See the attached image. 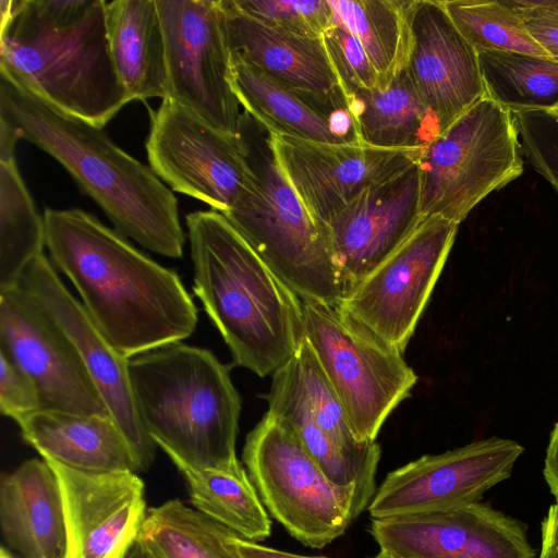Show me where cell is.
<instances>
[{
    "label": "cell",
    "mask_w": 558,
    "mask_h": 558,
    "mask_svg": "<svg viewBox=\"0 0 558 558\" xmlns=\"http://www.w3.org/2000/svg\"><path fill=\"white\" fill-rule=\"evenodd\" d=\"M235 546L241 558H326L320 556H304L292 554L238 537Z\"/></svg>",
    "instance_id": "f35d334b"
},
{
    "label": "cell",
    "mask_w": 558,
    "mask_h": 558,
    "mask_svg": "<svg viewBox=\"0 0 558 558\" xmlns=\"http://www.w3.org/2000/svg\"><path fill=\"white\" fill-rule=\"evenodd\" d=\"M304 337L340 400L355 438L375 441L417 383L401 352L350 318L338 304L302 300Z\"/></svg>",
    "instance_id": "9c48e42d"
},
{
    "label": "cell",
    "mask_w": 558,
    "mask_h": 558,
    "mask_svg": "<svg viewBox=\"0 0 558 558\" xmlns=\"http://www.w3.org/2000/svg\"><path fill=\"white\" fill-rule=\"evenodd\" d=\"M420 192L415 162L400 174L365 190L328 222L341 275L342 296L392 254L422 222Z\"/></svg>",
    "instance_id": "ffe728a7"
},
{
    "label": "cell",
    "mask_w": 558,
    "mask_h": 558,
    "mask_svg": "<svg viewBox=\"0 0 558 558\" xmlns=\"http://www.w3.org/2000/svg\"><path fill=\"white\" fill-rule=\"evenodd\" d=\"M129 375L140 420L171 461L243 469L235 451L241 397L229 365L181 341L130 359Z\"/></svg>",
    "instance_id": "5b68a950"
},
{
    "label": "cell",
    "mask_w": 558,
    "mask_h": 558,
    "mask_svg": "<svg viewBox=\"0 0 558 558\" xmlns=\"http://www.w3.org/2000/svg\"><path fill=\"white\" fill-rule=\"evenodd\" d=\"M558 555V501L553 504L542 523L541 556Z\"/></svg>",
    "instance_id": "ab89813d"
},
{
    "label": "cell",
    "mask_w": 558,
    "mask_h": 558,
    "mask_svg": "<svg viewBox=\"0 0 558 558\" xmlns=\"http://www.w3.org/2000/svg\"><path fill=\"white\" fill-rule=\"evenodd\" d=\"M408 70L440 133L486 97L478 53L441 1L412 0Z\"/></svg>",
    "instance_id": "44dd1931"
},
{
    "label": "cell",
    "mask_w": 558,
    "mask_h": 558,
    "mask_svg": "<svg viewBox=\"0 0 558 558\" xmlns=\"http://www.w3.org/2000/svg\"><path fill=\"white\" fill-rule=\"evenodd\" d=\"M230 52L286 85L307 95L343 98L323 37H308L269 27L221 0Z\"/></svg>",
    "instance_id": "7402d4cb"
},
{
    "label": "cell",
    "mask_w": 558,
    "mask_h": 558,
    "mask_svg": "<svg viewBox=\"0 0 558 558\" xmlns=\"http://www.w3.org/2000/svg\"><path fill=\"white\" fill-rule=\"evenodd\" d=\"M513 10L521 16L529 34L539 47L549 57L558 60V14Z\"/></svg>",
    "instance_id": "74e56055"
},
{
    "label": "cell",
    "mask_w": 558,
    "mask_h": 558,
    "mask_svg": "<svg viewBox=\"0 0 558 558\" xmlns=\"http://www.w3.org/2000/svg\"><path fill=\"white\" fill-rule=\"evenodd\" d=\"M20 138L16 130L0 119V161L15 158L14 150Z\"/></svg>",
    "instance_id": "b9f144b4"
},
{
    "label": "cell",
    "mask_w": 558,
    "mask_h": 558,
    "mask_svg": "<svg viewBox=\"0 0 558 558\" xmlns=\"http://www.w3.org/2000/svg\"><path fill=\"white\" fill-rule=\"evenodd\" d=\"M486 97L511 111L558 106V60L508 51H481Z\"/></svg>",
    "instance_id": "1f68e13d"
},
{
    "label": "cell",
    "mask_w": 558,
    "mask_h": 558,
    "mask_svg": "<svg viewBox=\"0 0 558 558\" xmlns=\"http://www.w3.org/2000/svg\"><path fill=\"white\" fill-rule=\"evenodd\" d=\"M539 558H558V555L539 556Z\"/></svg>",
    "instance_id": "c3c4849f"
},
{
    "label": "cell",
    "mask_w": 558,
    "mask_h": 558,
    "mask_svg": "<svg viewBox=\"0 0 558 558\" xmlns=\"http://www.w3.org/2000/svg\"><path fill=\"white\" fill-rule=\"evenodd\" d=\"M104 0H0V75L104 128L132 101L114 69Z\"/></svg>",
    "instance_id": "7a4b0ae2"
},
{
    "label": "cell",
    "mask_w": 558,
    "mask_h": 558,
    "mask_svg": "<svg viewBox=\"0 0 558 558\" xmlns=\"http://www.w3.org/2000/svg\"><path fill=\"white\" fill-rule=\"evenodd\" d=\"M166 54V96L215 129L239 135L231 52L221 0H156Z\"/></svg>",
    "instance_id": "8fae6325"
},
{
    "label": "cell",
    "mask_w": 558,
    "mask_h": 558,
    "mask_svg": "<svg viewBox=\"0 0 558 558\" xmlns=\"http://www.w3.org/2000/svg\"><path fill=\"white\" fill-rule=\"evenodd\" d=\"M362 144L385 149H416L440 134L405 68L385 89L356 90L345 96Z\"/></svg>",
    "instance_id": "4316f807"
},
{
    "label": "cell",
    "mask_w": 558,
    "mask_h": 558,
    "mask_svg": "<svg viewBox=\"0 0 558 558\" xmlns=\"http://www.w3.org/2000/svg\"><path fill=\"white\" fill-rule=\"evenodd\" d=\"M245 15L274 28L322 37L332 22L328 0H230Z\"/></svg>",
    "instance_id": "836d02e7"
},
{
    "label": "cell",
    "mask_w": 558,
    "mask_h": 558,
    "mask_svg": "<svg viewBox=\"0 0 558 558\" xmlns=\"http://www.w3.org/2000/svg\"><path fill=\"white\" fill-rule=\"evenodd\" d=\"M513 113L484 97L422 149L420 210L460 225L488 194L523 171Z\"/></svg>",
    "instance_id": "ba28073f"
},
{
    "label": "cell",
    "mask_w": 558,
    "mask_h": 558,
    "mask_svg": "<svg viewBox=\"0 0 558 558\" xmlns=\"http://www.w3.org/2000/svg\"><path fill=\"white\" fill-rule=\"evenodd\" d=\"M520 144L532 167L558 193V122L547 110L512 111Z\"/></svg>",
    "instance_id": "e575fe53"
},
{
    "label": "cell",
    "mask_w": 558,
    "mask_h": 558,
    "mask_svg": "<svg viewBox=\"0 0 558 558\" xmlns=\"http://www.w3.org/2000/svg\"><path fill=\"white\" fill-rule=\"evenodd\" d=\"M0 119L56 159L116 230L156 254L182 256L186 236L174 194L102 128L54 109L1 75Z\"/></svg>",
    "instance_id": "3957f363"
},
{
    "label": "cell",
    "mask_w": 558,
    "mask_h": 558,
    "mask_svg": "<svg viewBox=\"0 0 558 558\" xmlns=\"http://www.w3.org/2000/svg\"><path fill=\"white\" fill-rule=\"evenodd\" d=\"M232 89L248 114L270 133L327 144L361 143L345 98L298 93L231 53Z\"/></svg>",
    "instance_id": "603a6c76"
},
{
    "label": "cell",
    "mask_w": 558,
    "mask_h": 558,
    "mask_svg": "<svg viewBox=\"0 0 558 558\" xmlns=\"http://www.w3.org/2000/svg\"><path fill=\"white\" fill-rule=\"evenodd\" d=\"M19 286L62 329L97 387L109 415L126 438L140 471L148 470L157 445L138 416L129 375L130 359L109 343L45 254L29 264Z\"/></svg>",
    "instance_id": "2e32d148"
},
{
    "label": "cell",
    "mask_w": 558,
    "mask_h": 558,
    "mask_svg": "<svg viewBox=\"0 0 558 558\" xmlns=\"http://www.w3.org/2000/svg\"><path fill=\"white\" fill-rule=\"evenodd\" d=\"M44 216L21 177L15 158L0 161V290L19 286L26 268L45 254Z\"/></svg>",
    "instance_id": "4dcf8cb0"
},
{
    "label": "cell",
    "mask_w": 558,
    "mask_h": 558,
    "mask_svg": "<svg viewBox=\"0 0 558 558\" xmlns=\"http://www.w3.org/2000/svg\"><path fill=\"white\" fill-rule=\"evenodd\" d=\"M16 424L43 459L87 472L140 471L136 458L110 415L41 409Z\"/></svg>",
    "instance_id": "d4e9b609"
},
{
    "label": "cell",
    "mask_w": 558,
    "mask_h": 558,
    "mask_svg": "<svg viewBox=\"0 0 558 558\" xmlns=\"http://www.w3.org/2000/svg\"><path fill=\"white\" fill-rule=\"evenodd\" d=\"M523 450L514 440L492 437L422 456L386 475L368 513L372 519H385L478 502L511 475Z\"/></svg>",
    "instance_id": "5bb4252c"
},
{
    "label": "cell",
    "mask_w": 558,
    "mask_h": 558,
    "mask_svg": "<svg viewBox=\"0 0 558 558\" xmlns=\"http://www.w3.org/2000/svg\"><path fill=\"white\" fill-rule=\"evenodd\" d=\"M45 461L61 490L64 558H125L146 517L143 481L133 471L87 472Z\"/></svg>",
    "instance_id": "d6986e66"
},
{
    "label": "cell",
    "mask_w": 558,
    "mask_h": 558,
    "mask_svg": "<svg viewBox=\"0 0 558 558\" xmlns=\"http://www.w3.org/2000/svg\"><path fill=\"white\" fill-rule=\"evenodd\" d=\"M547 111L549 113H551L555 117V119L557 120V122H558V111H555V110H547Z\"/></svg>",
    "instance_id": "7dc6e473"
},
{
    "label": "cell",
    "mask_w": 558,
    "mask_h": 558,
    "mask_svg": "<svg viewBox=\"0 0 558 558\" xmlns=\"http://www.w3.org/2000/svg\"><path fill=\"white\" fill-rule=\"evenodd\" d=\"M0 351L34 381L41 409L109 415L70 340L20 286L0 290Z\"/></svg>",
    "instance_id": "9a60e30c"
},
{
    "label": "cell",
    "mask_w": 558,
    "mask_h": 558,
    "mask_svg": "<svg viewBox=\"0 0 558 558\" xmlns=\"http://www.w3.org/2000/svg\"><path fill=\"white\" fill-rule=\"evenodd\" d=\"M111 59L131 100L166 96V54L156 0L106 3Z\"/></svg>",
    "instance_id": "484cf974"
},
{
    "label": "cell",
    "mask_w": 558,
    "mask_h": 558,
    "mask_svg": "<svg viewBox=\"0 0 558 558\" xmlns=\"http://www.w3.org/2000/svg\"><path fill=\"white\" fill-rule=\"evenodd\" d=\"M41 409L38 390L31 377L0 351V411L15 422Z\"/></svg>",
    "instance_id": "8d00e7d4"
},
{
    "label": "cell",
    "mask_w": 558,
    "mask_h": 558,
    "mask_svg": "<svg viewBox=\"0 0 558 558\" xmlns=\"http://www.w3.org/2000/svg\"><path fill=\"white\" fill-rule=\"evenodd\" d=\"M239 135L252 179L222 215L301 300L338 304L342 281L327 228L312 216L287 180L270 132L246 111Z\"/></svg>",
    "instance_id": "8992f818"
},
{
    "label": "cell",
    "mask_w": 558,
    "mask_h": 558,
    "mask_svg": "<svg viewBox=\"0 0 558 558\" xmlns=\"http://www.w3.org/2000/svg\"><path fill=\"white\" fill-rule=\"evenodd\" d=\"M125 558H156L140 541H136Z\"/></svg>",
    "instance_id": "ee69618b"
},
{
    "label": "cell",
    "mask_w": 558,
    "mask_h": 558,
    "mask_svg": "<svg viewBox=\"0 0 558 558\" xmlns=\"http://www.w3.org/2000/svg\"><path fill=\"white\" fill-rule=\"evenodd\" d=\"M193 290L234 366L274 375L304 338L302 300L217 210L185 218Z\"/></svg>",
    "instance_id": "277c9868"
},
{
    "label": "cell",
    "mask_w": 558,
    "mask_h": 558,
    "mask_svg": "<svg viewBox=\"0 0 558 558\" xmlns=\"http://www.w3.org/2000/svg\"><path fill=\"white\" fill-rule=\"evenodd\" d=\"M463 37L477 51L548 56L531 37L521 16L502 1H441Z\"/></svg>",
    "instance_id": "d6a6232c"
},
{
    "label": "cell",
    "mask_w": 558,
    "mask_h": 558,
    "mask_svg": "<svg viewBox=\"0 0 558 558\" xmlns=\"http://www.w3.org/2000/svg\"><path fill=\"white\" fill-rule=\"evenodd\" d=\"M0 558H15V557L12 556L11 553H9L4 547H2L0 550Z\"/></svg>",
    "instance_id": "bcb514c9"
},
{
    "label": "cell",
    "mask_w": 558,
    "mask_h": 558,
    "mask_svg": "<svg viewBox=\"0 0 558 558\" xmlns=\"http://www.w3.org/2000/svg\"><path fill=\"white\" fill-rule=\"evenodd\" d=\"M189 486L198 511L241 538L259 542L271 533V521L246 470H197L172 461Z\"/></svg>",
    "instance_id": "f546056e"
},
{
    "label": "cell",
    "mask_w": 558,
    "mask_h": 558,
    "mask_svg": "<svg viewBox=\"0 0 558 558\" xmlns=\"http://www.w3.org/2000/svg\"><path fill=\"white\" fill-rule=\"evenodd\" d=\"M550 110L558 111V106H557V107H555V108H553V109H550Z\"/></svg>",
    "instance_id": "681fc988"
},
{
    "label": "cell",
    "mask_w": 558,
    "mask_h": 558,
    "mask_svg": "<svg viewBox=\"0 0 558 558\" xmlns=\"http://www.w3.org/2000/svg\"><path fill=\"white\" fill-rule=\"evenodd\" d=\"M266 399L267 413L290 428L331 483L356 486L372 501L380 446L355 438L305 337L292 359L272 375Z\"/></svg>",
    "instance_id": "30bf717a"
},
{
    "label": "cell",
    "mask_w": 558,
    "mask_h": 558,
    "mask_svg": "<svg viewBox=\"0 0 558 558\" xmlns=\"http://www.w3.org/2000/svg\"><path fill=\"white\" fill-rule=\"evenodd\" d=\"M0 524L7 544L22 558H64L63 501L47 461H24L2 477Z\"/></svg>",
    "instance_id": "cb8c5ba5"
},
{
    "label": "cell",
    "mask_w": 558,
    "mask_h": 558,
    "mask_svg": "<svg viewBox=\"0 0 558 558\" xmlns=\"http://www.w3.org/2000/svg\"><path fill=\"white\" fill-rule=\"evenodd\" d=\"M459 225L434 216L366 278L339 307L392 349L403 353L454 242Z\"/></svg>",
    "instance_id": "7c38bea8"
},
{
    "label": "cell",
    "mask_w": 558,
    "mask_h": 558,
    "mask_svg": "<svg viewBox=\"0 0 558 558\" xmlns=\"http://www.w3.org/2000/svg\"><path fill=\"white\" fill-rule=\"evenodd\" d=\"M43 216L50 260L119 353L132 359L192 336L197 307L174 270L81 208Z\"/></svg>",
    "instance_id": "6da1fadb"
},
{
    "label": "cell",
    "mask_w": 558,
    "mask_h": 558,
    "mask_svg": "<svg viewBox=\"0 0 558 558\" xmlns=\"http://www.w3.org/2000/svg\"><path fill=\"white\" fill-rule=\"evenodd\" d=\"M543 473L550 493L558 501V422L550 435Z\"/></svg>",
    "instance_id": "60d3db41"
},
{
    "label": "cell",
    "mask_w": 558,
    "mask_h": 558,
    "mask_svg": "<svg viewBox=\"0 0 558 558\" xmlns=\"http://www.w3.org/2000/svg\"><path fill=\"white\" fill-rule=\"evenodd\" d=\"M369 533L396 558H534L517 520L482 502L372 519Z\"/></svg>",
    "instance_id": "ac0fdd59"
},
{
    "label": "cell",
    "mask_w": 558,
    "mask_h": 558,
    "mask_svg": "<svg viewBox=\"0 0 558 558\" xmlns=\"http://www.w3.org/2000/svg\"><path fill=\"white\" fill-rule=\"evenodd\" d=\"M145 148L149 167L170 190L221 214L235 205L252 179L240 135L215 129L169 98L150 111Z\"/></svg>",
    "instance_id": "4fadbf2b"
},
{
    "label": "cell",
    "mask_w": 558,
    "mask_h": 558,
    "mask_svg": "<svg viewBox=\"0 0 558 558\" xmlns=\"http://www.w3.org/2000/svg\"><path fill=\"white\" fill-rule=\"evenodd\" d=\"M515 10H531L558 14V0H504Z\"/></svg>",
    "instance_id": "7bdbcfd3"
},
{
    "label": "cell",
    "mask_w": 558,
    "mask_h": 558,
    "mask_svg": "<svg viewBox=\"0 0 558 558\" xmlns=\"http://www.w3.org/2000/svg\"><path fill=\"white\" fill-rule=\"evenodd\" d=\"M236 533L179 499L148 508L137 541L156 558H241Z\"/></svg>",
    "instance_id": "f1b7e54d"
},
{
    "label": "cell",
    "mask_w": 558,
    "mask_h": 558,
    "mask_svg": "<svg viewBox=\"0 0 558 558\" xmlns=\"http://www.w3.org/2000/svg\"><path fill=\"white\" fill-rule=\"evenodd\" d=\"M242 459L267 511L306 547L332 543L371 504L356 486L331 483L290 428L267 412L247 434Z\"/></svg>",
    "instance_id": "52a82bcc"
},
{
    "label": "cell",
    "mask_w": 558,
    "mask_h": 558,
    "mask_svg": "<svg viewBox=\"0 0 558 558\" xmlns=\"http://www.w3.org/2000/svg\"><path fill=\"white\" fill-rule=\"evenodd\" d=\"M332 21L347 28L363 46L380 89L408 66L411 51V1L328 0Z\"/></svg>",
    "instance_id": "83f0119b"
},
{
    "label": "cell",
    "mask_w": 558,
    "mask_h": 558,
    "mask_svg": "<svg viewBox=\"0 0 558 558\" xmlns=\"http://www.w3.org/2000/svg\"><path fill=\"white\" fill-rule=\"evenodd\" d=\"M271 134L276 159L312 216L328 222L360 194L417 162L423 148L385 149Z\"/></svg>",
    "instance_id": "e0dca14e"
},
{
    "label": "cell",
    "mask_w": 558,
    "mask_h": 558,
    "mask_svg": "<svg viewBox=\"0 0 558 558\" xmlns=\"http://www.w3.org/2000/svg\"><path fill=\"white\" fill-rule=\"evenodd\" d=\"M322 37L344 97L356 90L380 89L363 46L347 28L332 21Z\"/></svg>",
    "instance_id": "d590c367"
},
{
    "label": "cell",
    "mask_w": 558,
    "mask_h": 558,
    "mask_svg": "<svg viewBox=\"0 0 558 558\" xmlns=\"http://www.w3.org/2000/svg\"><path fill=\"white\" fill-rule=\"evenodd\" d=\"M368 558H396V557L391 556L390 554H388L384 550H379V553L377 555H375L374 557H368Z\"/></svg>",
    "instance_id": "f6af8a7d"
}]
</instances>
